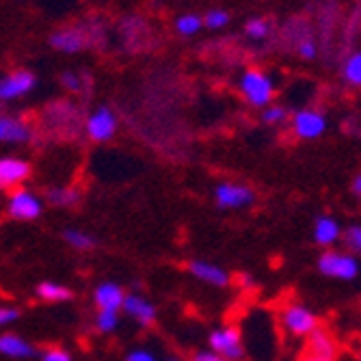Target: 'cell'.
<instances>
[{
	"label": "cell",
	"instance_id": "obj_22",
	"mask_svg": "<svg viewBox=\"0 0 361 361\" xmlns=\"http://www.w3.org/2000/svg\"><path fill=\"white\" fill-rule=\"evenodd\" d=\"M344 80L353 87H361V52H355L344 63Z\"/></svg>",
	"mask_w": 361,
	"mask_h": 361
},
{
	"label": "cell",
	"instance_id": "obj_14",
	"mask_svg": "<svg viewBox=\"0 0 361 361\" xmlns=\"http://www.w3.org/2000/svg\"><path fill=\"white\" fill-rule=\"evenodd\" d=\"M188 271L195 279L216 286V288H225L229 283V275L221 267L212 264V262H206V259H192L188 264Z\"/></svg>",
	"mask_w": 361,
	"mask_h": 361
},
{
	"label": "cell",
	"instance_id": "obj_28",
	"mask_svg": "<svg viewBox=\"0 0 361 361\" xmlns=\"http://www.w3.org/2000/svg\"><path fill=\"white\" fill-rule=\"evenodd\" d=\"M204 22H206V26H208V28L216 30V28H223V26H227V22H229V16H227V11L212 9V11H208V13H206Z\"/></svg>",
	"mask_w": 361,
	"mask_h": 361
},
{
	"label": "cell",
	"instance_id": "obj_24",
	"mask_svg": "<svg viewBox=\"0 0 361 361\" xmlns=\"http://www.w3.org/2000/svg\"><path fill=\"white\" fill-rule=\"evenodd\" d=\"M119 326V312L113 310H100L95 316V329L100 334H111Z\"/></svg>",
	"mask_w": 361,
	"mask_h": 361
},
{
	"label": "cell",
	"instance_id": "obj_9",
	"mask_svg": "<svg viewBox=\"0 0 361 361\" xmlns=\"http://www.w3.org/2000/svg\"><path fill=\"white\" fill-rule=\"evenodd\" d=\"M32 87H35V76L26 70H18L0 80V97H3L5 102L18 100V97L26 95Z\"/></svg>",
	"mask_w": 361,
	"mask_h": 361
},
{
	"label": "cell",
	"instance_id": "obj_12",
	"mask_svg": "<svg viewBox=\"0 0 361 361\" xmlns=\"http://www.w3.org/2000/svg\"><path fill=\"white\" fill-rule=\"evenodd\" d=\"M126 297L128 294L123 292L121 286L113 283V281H104L95 288V294H93V301L97 305V310H113V312H119L123 310V303H126Z\"/></svg>",
	"mask_w": 361,
	"mask_h": 361
},
{
	"label": "cell",
	"instance_id": "obj_34",
	"mask_svg": "<svg viewBox=\"0 0 361 361\" xmlns=\"http://www.w3.org/2000/svg\"><path fill=\"white\" fill-rule=\"evenodd\" d=\"M192 361H227V359H223L219 353H214V350H200L195 357H192Z\"/></svg>",
	"mask_w": 361,
	"mask_h": 361
},
{
	"label": "cell",
	"instance_id": "obj_10",
	"mask_svg": "<svg viewBox=\"0 0 361 361\" xmlns=\"http://www.w3.org/2000/svg\"><path fill=\"white\" fill-rule=\"evenodd\" d=\"M30 176V165L22 158H13V156H5L0 160V186L5 190L7 188H16L22 182H26Z\"/></svg>",
	"mask_w": 361,
	"mask_h": 361
},
{
	"label": "cell",
	"instance_id": "obj_13",
	"mask_svg": "<svg viewBox=\"0 0 361 361\" xmlns=\"http://www.w3.org/2000/svg\"><path fill=\"white\" fill-rule=\"evenodd\" d=\"M85 44H87V35L82 28H61L50 37V46L65 54L80 52Z\"/></svg>",
	"mask_w": 361,
	"mask_h": 361
},
{
	"label": "cell",
	"instance_id": "obj_18",
	"mask_svg": "<svg viewBox=\"0 0 361 361\" xmlns=\"http://www.w3.org/2000/svg\"><path fill=\"white\" fill-rule=\"evenodd\" d=\"M340 223L334 216H318L314 225V240L322 247H329L340 240Z\"/></svg>",
	"mask_w": 361,
	"mask_h": 361
},
{
	"label": "cell",
	"instance_id": "obj_36",
	"mask_svg": "<svg viewBox=\"0 0 361 361\" xmlns=\"http://www.w3.org/2000/svg\"><path fill=\"white\" fill-rule=\"evenodd\" d=\"M353 195H355L357 200L361 202V173L353 180Z\"/></svg>",
	"mask_w": 361,
	"mask_h": 361
},
{
	"label": "cell",
	"instance_id": "obj_8",
	"mask_svg": "<svg viewBox=\"0 0 361 361\" xmlns=\"http://www.w3.org/2000/svg\"><path fill=\"white\" fill-rule=\"evenodd\" d=\"M292 128L299 139H318L326 130V119L318 111H299L292 119Z\"/></svg>",
	"mask_w": 361,
	"mask_h": 361
},
{
	"label": "cell",
	"instance_id": "obj_37",
	"mask_svg": "<svg viewBox=\"0 0 361 361\" xmlns=\"http://www.w3.org/2000/svg\"><path fill=\"white\" fill-rule=\"evenodd\" d=\"M299 361H334V359H324V357H316V355H305V357H301Z\"/></svg>",
	"mask_w": 361,
	"mask_h": 361
},
{
	"label": "cell",
	"instance_id": "obj_35",
	"mask_svg": "<svg viewBox=\"0 0 361 361\" xmlns=\"http://www.w3.org/2000/svg\"><path fill=\"white\" fill-rule=\"evenodd\" d=\"M238 283H240V288H253V279H251V275L249 273H240L238 275Z\"/></svg>",
	"mask_w": 361,
	"mask_h": 361
},
{
	"label": "cell",
	"instance_id": "obj_4",
	"mask_svg": "<svg viewBox=\"0 0 361 361\" xmlns=\"http://www.w3.org/2000/svg\"><path fill=\"white\" fill-rule=\"evenodd\" d=\"M210 350L219 353L227 361H240L245 357V346H243V336L238 326H225V329H216L208 338Z\"/></svg>",
	"mask_w": 361,
	"mask_h": 361
},
{
	"label": "cell",
	"instance_id": "obj_32",
	"mask_svg": "<svg viewBox=\"0 0 361 361\" xmlns=\"http://www.w3.org/2000/svg\"><path fill=\"white\" fill-rule=\"evenodd\" d=\"M123 361H158V359H156L154 353H149V350H145V348H137V350H133V353H128Z\"/></svg>",
	"mask_w": 361,
	"mask_h": 361
},
{
	"label": "cell",
	"instance_id": "obj_26",
	"mask_svg": "<svg viewBox=\"0 0 361 361\" xmlns=\"http://www.w3.org/2000/svg\"><path fill=\"white\" fill-rule=\"evenodd\" d=\"M344 245L353 251L361 255V227L359 225H350L344 232Z\"/></svg>",
	"mask_w": 361,
	"mask_h": 361
},
{
	"label": "cell",
	"instance_id": "obj_23",
	"mask_svg": "<svg viewBox=\"0 0 361 361\" xmlns=\"http://www.w3.org/2000/svg\"><path fill=\"white\" fill-rule=\"evenodd\" d=\"M245 32H247V37H249V39L262 42V39H267V37L271 35V22L264 20V18H253V20L247 22Z\"/></svg>",
	"mask_w": 361,
	"mask_h": 361
},
{
	"label": "cell",
	"instance_id": "obj_17",
	"mask_svg": "<svg viewBox=\"0 0 361 361\" xmlns=\"http://www.w3.org/2000/svg\"><path fill=\"white\" fill-rule=\"evenodd\" d=\"M0 353L9 359H30L37 355L35 348L16 334H3V338H0Z\"/></svg>",
	"mask_w": 361,
	"mask_h": 361
},
{
	"label": "cell",
	"instance_id": "obj_20",
	"mask_svg": "<svg viewBox=\"0 0 361 361\" xmlns=\"http://www.w3.org/2000/svg\"><path fill=\"white\" fill-rule=\"evenodd\" d=\"M37 297L42 301H48V303H61V301H70L72 292H70V288H65L61 283L44 281V283L37 286Z\"/></svg>",
	"mask_w": 361,
	"mask_h": 361
},
{
	"label": "cell",
	"instance_id": "obj_11",
	"mask_svg": "<svg viewBox=\"0 0 361 361\" xmlns=\"http://www.w3.org/2000/svg\"><path fill=\"white\" fill-rule=\"evenodd\" d=\"M32 137L30 126L22 119V117H11V115H3L0 117V141L3 143H28Z\"/></svg>",
	"mask_w": 361,
	"mask_h": 361
},
{
	"label": "cell",
	"instance_id": "obj_3",
	"mask_svg": "<svg viewBox=\"0 0 361 361\" xmlns=\"http://www.w3.org/2000/svg\"><path fill=\"white\" fill-rule=\"evenodd\" d=\"M281 324L283 329L290 336H312L318 329V318L312 310H307L305 305H297V303H290L283 307L281 312Z\"/></svg>",
	"mask_w": 361,
	"mask_h": 361
},
{
	"label": "cell",
	"instance_id": "obj_19",
	"mask_svg": "<svg viewBox=\"0 0 361 361\" xmlns=\"http://www.w3.org/2000/svg\"><path fill=\"white\" fill-rule=\"evenodd\" d=\"M48 202L56 208H72L80 202V190L74 186H54L48 190Z\"/></svg>",
	"mask_w": 361,
	"mask_h": 361
},
{
	"label": "cell",
	"instance_id": "obj_39",
	"mask_svg": "<svg viewBox=\"0 0 361 361\" xmlns=\"http://www.w3.org/2000/svg\"><path fill=\"white\" fill-rule=\"evenodd\" d=\"M357 357H359V361H361V350H359V353H357Z\"/></svg>",
	"mask_w": 361,
	"mask_h": 361
},
{
	"label": "cell",
	"instance_id": "obj_21",
	"mask_svg": "<svg viewBox=\"0 0 361 361\" xmlns=\"http://www.w3.org/2000/svg\"><path fill=\"white\" fill-rule=\"evenodd\" d=\"M63 238L70 247H74L78 251H91L95 247V238L91 234L82 232V229H65Z\"/></svg>",
	"mask_w": 361,
	"mask_h": 361
},
{
	"label": "cell",
	"instance_id": "obj_25",
	"mask_svg": "<svg viewBox=\"0 0 361 361\" xmlns=\"http://www.w3.org/2000/svg\"><path fill=\"white\" fill-rule=\"evenodd\" d=\"M202 26H204V20H202L200 16H195V13L180 16V18H178V22H176L178 32H180V35H186V37L197 35V32H200V28H202Z\"/></svg>",
	"mask_w": 361,
	"mask_h": 361
},
{
	"label": "cell",
	"instance_id": "obj_27",
	"mask_svg": "<svg viewBox=\"0 0 361 361\" xmlns=\"http://www.w3.org/2000/svg\"><path fill=\"white\" fill-rule=\"evenodd\" d=\"M269 126H277V123H283L288 119V111L279 104H271L269 109H264V115H262Z\"/></svg>",
	"mask_w": 361,
	"mask_h": 361
},
{
	"label": "cell",
	"instance_id": "obj_31",
	"mask_svg": "<svg viewBox=\"0 0 361 361\" xmlns=\"http://www.w3.org/2000/svg\"><path fill=\"white\" fill-rule=\"evenodd\" d=\"M42 361H74V359L68 350H63V348H48L42 355Z\"/></svg>",
	"mask_w": 361,
	"mask_h": 361
},
{
	"label": "cell",
	"instance_id": "obj_33",
	"mask_svg": "<svg viewBox=\"0 0 361 361\" xmlns=\"http://www.w3.org/2000/svg\"><path fill=\"white\" fill-rule=\"evenodd\" d=\"M299 54H301L303 59H316L318 50H316L314 39H301V42H299Z\"/></svg>",
	"mask_w": 361,
	"mask_h": 361
},
{
	"label": "cell",
	"instance_id": "obj_7",
	"mask_svg": "<svg viewBox=\"0 0 361 361\" xmlns=\"http://www.w3.org/2000/svg\"><path fill=\"white\" fill-rule=\"evenodd\" d=\"M85 130L91 141H111L117 130V117L109 106H100L87 117Z\"/></svg>",
	"mask_w": 361,
	"mask_h": 361
},
{
	"label": "cell",
	"instance_id": "obj_2",
	"mask_svg": "<svg viewBox=\"0 0 361 361\" xmlns=\"http://www.w3.org/2000/svg\"><path fill=\"white\" fill-rule=\"evenodd\" d=\"M318 269L324 277L350 281L359 275V262L350 253L342 251H324L318 257Z\"/></svg>",
	"mask_w": 361,
	"mask_h": 361
},
{
	"label": "cell",
	"instance_id": "obj_1",
	"mask_svg": "<svg viewBox=\"0 0 361 361\" xmlns=\"http://www.w3.org/2000/svg\"><path fill=\"white\" fill-rule=\"evenodd\" d=\"M238 89L245 100L255 109H269L275 97V85L269 74L259 70H247L240 76Z\"/></svg>",
	"mask_w": 361,
	"mask_h": 361
},
{
	"label": "cell",
	"instance_id": "obj_16",
	"mask_svg": "<svg viewBox=\"0 0 361 361\" xmlns=\"http://www.w3.org/2000/svg\"><path fill=\"white\" fill-rule=\"evenodd\" d=\"M307 353L316 357H324V359H334L338 353V344L329 331H324L318 326L312 336H307Z\"/></svg>",
	"mask_w": 361,
	"mask_h": 361
},
{
	"label": "cell",
	"instance_id": "obj_5",
	"mask_svg": "<svg viewBox=\"0 0 361 361\" xmlns=\"http://www.w3.org/2000/svg\"><path fill=\"white\" fill-rule=\"evenodd\" d=\"M42 210H44V202L35 192L26 188L13 190L7 200V214L13 221H35L42 214Z\"/></svg>",
	"mask_w": 361,
	"mask_h": 361
},
{
	"label": "cell",
	"instance_id": "obj_29",
	"mask_svg": "<svg viewBox=\"0 0 361 361\" xmlns=\"http://www.w3.org/2000/svg\"><path fill=\"white\" fill-rule=\"evenodd\" d=\"M61 82L63 87H68L70 91H82V78L74 72H63L61 74Z\"/></svg>",
	"mask_w": 361,
	"mask_h": 361
},
{
	"label": "cell",
	"instance_id": "obj_30",
	"mask_svg": "<svg viewBox=\"0 0 361 361\" xmlns=\"http://www.w3.org/2000/svg\"><path fill=\"white\" fill-rule=\"evenodd\" d=\"M18 318H20V310L18 307H11V305H3V307H0V324H3V326H9Z\"/></svg>",
	"mask_w": 361,
	"mask_h": 361
},
{
	"label": "cell",
	"instance_id": "obj_6",
	"mask_svg": "<svg viewBox=\"0 0 361 361\" xmlns=\"http://www.w3.org/2000/svg\"><path fill=\"white\" fill-rule=\"evenodd\" d=\"M214 200L219 204V208L225 210H240L253 204L255 195L249 186L245 184H234V182H221L214 188Z\"/></svg>",
	"mask_w": 361,
	"mask_h": 361
},
{
	"label": "cell",
	"instance_id": "obj_15",
	"mask_svg": "<svg viewBox=\"0 0 361 361\" xmlns=\"http://www.w3.org/2000/svg\"><path fill=\"white\" fill-rule=\"evenodd\" d=\"M123 312L130 318H135L141 326H152L156 320V307L147 299H143L141 294H128L123 303Z\"/></svg>",
	"mask_w": 361,
	"mask_h": 361
},
{
	"label": "cell",
	"instance_id": "obj_38",
	"mask_svg": "<svg viewBox=\"0 0 361 361\" xmlns=\"http://www.w3.org/2000/svg\"><path fill=\"white\" fill-rule=\"evenodd\" d=\"M162 361H182V359H180V357H165Z\"/></svg>",
	"mask_w": 361,
	"mask_h": 361
}]
</instances>
